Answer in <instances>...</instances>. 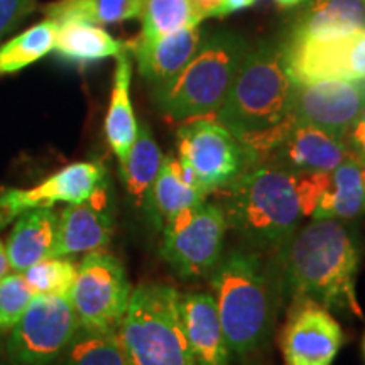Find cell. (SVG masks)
<instances>
[{
    "mask_svg": "<svg viewBox=\"0 0 365 365\" xmlns=\"http://www.w3.org/2000/svg\"><path fill=\"white\" fill-rule=\"evenodd\" d=\"M38 9V0H0V41Z\"/></svg>",
    "mask_w": 365,
    "mask_h": 365,
    "instance_id": "1f68e13d",
    "label": "cell"
},
{
    "mask_svg": "<svg viewBox=\"0 0 365 365\" xmlns=\"http://www.w3.org/2000/svg\"><path fill=\"white\" fill-rule=\"evenodd\" d=\"M227 218L215 203L190 207L164 225L161 257L185 279H200L213 272L222 259Z\"/></svg>",
    "mask_w": 365,
    "mask_h": 365,
    "instance_id": "ba28073f",
    "label": "cell"
},
{
    "mask_svg": "<svg viewBox=\"0 0 365 365\" xmlns=\"http://www.w3.org/2000/svg\"><path fill=\"white\" fill-rule=\"evenodd\" d=\"M210 281L230 354L245 359L262 349L272 331L274 286L261 255L232 250L220 259Z\"/></svg>",
    "mask_w": 365,
    "mask_h": 365,
    "instance_id": "277c9868",
    "label": "cell"
},
{
    "mask_svg": "<svg viewBox=\"0 0 365 365\" xmlns=\"http://www.w3.org/2000/svg\"><path fill=\"white\" fill-rule=\"evenodd\" d=\"M59 365H127L117 330L78 327L59 355Z\"/></svg>",
    "mask_w": 365,
    "mask_h": 365,
    "instance_id": "83f0119b",
    "label": "cell"
},
{
    "mask_svg": "<svg viewBox=\"0 0 365 365\" xmlns=\"http://www.w3.org/2000/svg\"><path fill=\"white\" fill-rule=\"evenodd\" d=\"M193 4L203 19L225 16V0H193Z\"/></svg>",
    "mask_w": 365,
    "mask_h": 365,
    "instance_id": "836d02e7",
    "label": "cell"
},
{
    "mask_svg": "<svg viewBox=\"0 0 365 365\" xmlns=\"http://www.w3.org/2000/svg\"><path fill=\"white\" fill-rule=\"evenodd\" d=\"M113 228L115 217L112 188L107 178L88 198L70 205L59 213L53 257H66L107 247L112 240Z\"/></svg>",
    "mask_w": 365,
    "mask_h": 365,
    "instance_id": "9a60e30c",
    "label": "cell"
},
{
    "mask_svg": "<svg viewBox=\"0 0 365 365\" xmlns=\"http://www.w3.org/2000/svg\"><path fill=\"white\" fill-rule=\"evenodd\" d=\"M145 0H54L43 6L48 19L83 21L95 26L139 19Z\"/></svg>",
    "mask_w": 365,
    "mask_h": 365,
    "instance_id": "484cf974",
    "label": "cell"
},
{
    "mask_svg": "<svg viewBox=\"0 0 365 365\" xmlns=\"http://www.w3.org/2000/svg\"><path fill=\"white\" fill-rule=\"evenodd\" d=\"M9 271H11V264H9L6 245H2V242H0V279L6 277Z\"/></svg>",
    "mask_w": 365,
    "mask_h": 365,
    "instance_id": "d590c367",
    "label": "cell"
},
{
    "mask_svg": "<svg viewBox=\"0 0 365 365\" xmlns=\"http://www.w3.org/2000/svg\"><path fill=\"white\" fill-rule=\"evenodd\" d=\"M78 327L70 296L34 294L19 322L11 328L9 357L19 365L56 362Z\"/></svg>",
    "mask_w": 365,
    "mask_h": 365,
    "instance_id": "30bf717a",
    "label": "cell"
},
{
    "mask_svg": "<svg viewBox=\"0 0 365 365\" xmlns=\"http://www.w3.org/2000/svg\"><path fill=\"white\" fill-rule=\"evenodd\" d=\"M2 333H4V331H2V330H0V339H2Z\"/></svg>",
    "mask_w": 365,
    "mask_h": 365,
    "instance_id": "f35d334b",
    "label": "cell"
},
{
    "mask_svg": "<svg viewBox=\"0 0 365 365\" xmlns=\"http://www.w3.org/2000/svg\"><path fill=\"white\" fill-rule=\"evenodd\" d=\"M130 294L129 277L115 255L103 249L86 252L70 293L80 327L117 330L129 307Z\"/></svg>",
    "mask_w": 365,
    "mask_h": 365,
    "instance_id": "9c48e42d",
    "label": "cell"
},
{
    "mask_svg": "<svg viewBox=\"0 0 365 365\" xmlns=\"http://www.w3.org/2000/svg\"><path fill=\"white\" fill-rule=\"evenodd\" d=\"M364 2H365V0H364Z\"/></svg>",
    "mask_w": 365,
    "mask_h": 365,
    "instance_id": "ab89813d",
    "label": "cell"
},
{
    "mask_svg": "<svg viewBox=\"0 0 365 365\" xmlns=\"http://www.w3.org/2000/svg\"><path fill=\"white\" fill-rule=\"evenodd\" d=\"M56 227L58 213L53 208H34L21 213L6 245L11 269L24 272L36 262L53 257Z\"/></svg>",
    "mask_w": 365,
    "mask_h": 365,
    "instance_id": "ffe728a7",
    "label": "cell"
},
{
    "mask_svg": "<svg viewBox=\"0 0 365 365\" xmlns=\"http://www.w3.org/2000/svg\"><path fill=\"white\" fill-rule=\"evenodd\" d=\"M143 29L137 41H154L190 26H200L203 17L193 0H145Z\"/></svg>",
    "mask_w": 365,
    "mask_h": 365,
    "instance_id": "f1b7e54d",
    "label": "cell"
},
{
    "mask_svg": "<svg viewBox=\"0 0 365 365\" xmlns=\"http://www.w3.org/2000/svg\"><path fill=\"white\" fill-rule=\"evenodd\" d=\"M255 0H225V16L230 12L242 11V9H247L252 6Z\"/></svg>",
    "mask_w": 365,
    "mask_h": 365,
    "instance_id": "e575fe53",
    "label": "cell"
},
{
    "mask_svg": "<svg viewBox=\"0 0 365 365\" xmlns=\"http://www.w3.org/2000/svg\"><path fill=\"white\" fill-rule=\"evenodd\" d=\"M180 298L176 287L163 282L132 289L117 327L127 365H196L182 330Z\"/></svg>",
    "mask_w": 365,
    "mask_h": 365,
    "instance_id": "8992f818",
    "label": "cell"
},
{
    "mask_svg": "<svg viewBox=\"0 0 365 365\" xmlns=\"http://www.w3.org/2000/svg\"><path fill=\"white\" fill-rule=\"evenodd\" d=\"M130 83L132 54L130 49H127L117 56L110 105H108L107 117H105V137H107L112 153L118 159V164L124 163L132 144H134L137 130H139L130 100Z\"/></svg>",
    "mask_w": 365,
    "mask_h": 365,
    "instance_id": "7402d4cb",
    "label": "cell"
},
{
    "mask_svg": "<svg viewBox=\"0 0 365 365\" xmlns=\"http://www.w3.org/2000/svg\"><path fill=\"white\" fill-rule=\"evenodd\" d=\"M59 22L41 21L0 46V76L14 75L48 56L56 43Z\"/></svg>",
    "mask_w": 365,
    "mask_h": 365,
    "instance_id": "4316f807",
    "label": "cell"
},
{
    "mask_svg": "<svg viewBox=\"0 0 365 365\" xmlns=\"http://www.w3.org/2000/svg\"><path fill=\"white\" fill-rule=\"evenodd\" d=\"M281 48L294 83L365 78V29L344 34L287 36Z\"/></svg>",
    "mask_w": 365,
    "mask_h": 365,
    "instance_id": "8fae6325",
    "label": "cell"
},
{
    "mask_svg": "<svg viewBox=\"0 0 365 365\" xmlns=\"http://www.w3.org/2000/svg\"><path fill=\"white\" fill-rule=\"evenodd\" d=\"M365 213V161L349 158L328 173L312 218L352 220Z\"/></svg>",
    "mask_w": 365,
    "mask_h": 365,
    "instance_id": "44dd1931",
    "label": "cell"
},
{
    "mask_svg": "<svg viewBox=\"0 0 365 365\" xmlns=\"http://www.w3.org/2000/svg\"><path fill=\"white\" fill-rule=\"evenodd\" d=\"M76 272L78 267L65 257H46L26 269L24 279L34 294L70 296Z\"/></svg>",
    "mask_w": 365,
    "mask_h": 365,
    "instance_id": "f546056e",
    "label": "cell"
},
{
    "mask_svg": "<svg viewBox=\"0 0 365 365\" xmlns=\"http://www.w3.org/2000/svg\"><path fill=\"white\" fill-rule=\"evenodd\" d=\"M180 313L196 365H230L232 354L213 296L210 293L181 294Z\"/></svg>",
    "mask_w": 365,
    "mask_h": 365,
    "instance_id": "e0dca14e",
    "label": "cell"
},
{
    "mask_svg": "<svg viewBox=\"0 0 365 365\" xmlns=\"http://www.w3.org/2000/svg\"><path fill=\"white\" fill-rule=\"evenodd\" d=\"M345 341L331 312L309 299L291 303L279 333L284 365H331Z\"/></svg>",
    "mask_w": 365,
    "mask_h": 365,
    "instance_id": "7c38bea8",
    "label": "cell"
},
{
    "mask_svg": "<svg viewBox=\"0 0 365 365\" xmlns=\"http://www.w3.org/2000/svg\"><path fill=\"white\" fill-rule=\"evenodd\" d=\"M129 49L100 26L83 21L59 22L54 49L59 58L76 65H88L105 58H117Z\"/></svg>",
    "mask_w": 365,
    "mask_h": 365,
    "instance_id": "cb8c5ba5",
    "label": "cell"
},
{
    "mask_svg": "<svg viewBox=\"0 0 365 365\" xmlns=\"http://www.w3.org/2000/svg\"><path fill=\"white\" fill-rule=\"evenodd\" d=\"M33 298L34 291L19 272L2 277L0 279V330H11L19 322Z\"/></svg>",
    "mask_w": 365,
    "mask_h": 365,
    "instance_id": "4dcf8cb0",
    "label": "cell"
},
{
    "mask_svg": "<svg viewBox=\"0 0 365 365\" xmlns=\"http://www.w3.org/2000/svg\"><path fill=\"white\" fill-rule=\"evenodd\" d=\"M344 140L354 158L365 161V108L346 132Z\"/></svg>",
    "mask_w": 365,
    "mask_h": 365,
    "instance_id": "d6a6232c",
    "label": "cell"
},
{
    "mask_svg": "<svg viewBox=\"0 0 365 365\" xmlns=\"http://www.w3.org/2000/svg\"><path fill=\"white\" fill-rule=\"evenodd\" d=\"M102 163H73L46 178L33 188H11L0 193V227L34 208H53L56 203H80L107 180Z\"/></svg>",
    "mask_w": 365,
    "mask_h": 365,
    "instance_id": "5bb4252c",
    "label": "cell"
},
{
    "mask_svg": "<svg viewBox=\"0 0 365 365\" xmlns=\"http://www.w3.org/2000/svg\"><path fill=\"white\" fill-rule=\"evenodd\" d=\"M328 173L303 175L252 164L225 188L220 208L227 225L259 249L284 250L298 232L301 218L312 217Z\"/></svg>",
    "mask_w": 365,
    "mask_h": 365,
    "instance_id": "6da1fadb",
    "label": "cell"
},
{
    "mask_svg": "<svg viewBox=\"0 0 365 365\" xmlns=\"http://www.w3.org/2000/svg\"><path fill=\"white\" fill-rule=\"evenodd\" d=\"M164 154L154 139L148 124H139L137 137L132 148L120 163V176L124 182L127 196L135 208L145 210L150 188L161 168Z\"/></svg>",
    "mask_w": 365,
    "mask_h": 365,
    "instance_id": "d4e9b609",
    "label": "cell"
},
{
    "mask_svg": "<svg viewBox=\"0 0 365 365\" xmlns=\"http://www.w3.org/2000/svg\"><path fill=\"white\" fill-rule=\"evenodd\" d=\"M276 2H277V6H279V7L289 9V7L299 6V4H303L304 0H276Z\"/></svg>",
    "mask_w": 365,
    "mask_h": 365,
    "instance_id": "8d00e7d4",
    "label": "cell"
},
{
    "mask_svg": "<svg viewBox=\"0 0 365 365\" xmlns=\"http://www.w3.org/2000/svg\"><path fill=\"white\" fill-rule=\"evenodd\" d=\"M282 259L281 291L291 301L309 299L331 313L364 318L355 291L360 249L344 222L313 218L287 242Z\"/></svg>",
    "mask_w": 365,
    "mask_h": 365,
    "instance_id": "3957f363",
    "label": "cell"
},
{
    "mask_svg": "<svg viewBox=\"0 0 365 365\" xmlns=\"http://www.w3.org/2000/svg\"><path fill=\"white\" fill-rule=\"evenodd\" d=\"M349 158H354L345 140L317 125L296 120L286 135L257 164L314 175L330 173Z\"/></svg>",
    "mask_w": 365,
    "mask_h": 365,
    "instance_id": "2e32d148",
    "label": "cell"
},
{
    "mask_svg": "<svg viewBox=\"0 0 365 365\" xmlns=\"http://www.w3.org/2000/svg\"><path fill=\"white\" fill-rule=\"evenodd\" d=\"M294 81L281 44L249 48L215 117L244 145L249 166L257 164L293 127Z\"/></svg>",
    "mask_w": 365,
    "mask_h": 365,
    "instance_id": "7a4b0ae2",
    "label": "cell"
},
{
    "mask_svg": "<svg viewBox=\"0 0 365 365\" xmlns=\"http://www.w3.org/2000/svg\"><path fill=\"white\" fill-rule=\"evenodd\" d=\"M364 354H365V336H364Z\"/></svg>",
    "mask_w": 365,
    "mask_h": 365,
    "instance_id": "74e56055",
    "label": "cell"
},
{
    "mask_svg": "<svg viewBox=\"0 0 365 365\" xmlns=\"http://www.w3.org/2000/svg\"><path fill=\"white\" fill-rule=\"evenodd\" d=\"M364 108L365 78L294 83L291 113L296 120L317 125L341 139Z\"/></svg>",
    "mask_w": 365,
    "mask_h": 365,
    "instance_id": "4fadbf2b",
    "label": "cell"
},
{
    "mask_svg": "<svg viewBox=\"0 0 365 365\" xmlns=\"http://www.w3.org/2000/svg\"><path fill=\"white\" fill-rule=\"evenodd\" d=\"M287 36L344 34L365 29L364 0H304Z\"/></svg>",
    "mask_w": 365,
    "mask_h": 365,
    "instance_id": "603a6c76",
    "label": "cell"
},
{
    "mask_svg": "<svg viewBox=\"0 0 365 365\" xmlns=\"http://www.w3.org/2000/svg\"><path fill=\"white\" fill-rule=\"evenodd\" d=\"M247 49V41L235 33L205 38L176 76L153 88L159 112L178 122L215 115L225 102Z\"/></svg>",
    "mask_w": 365,
    "mask_h": 365,
    "instance_id": "5b68a950",
    "label": "cell"
},
{
    "mask_svg": "<svg viewBox=\"0 0 365 365\" xmlns=\"http://www.w3.org/2000/svg\"><path fill=\"white\" fill-rule=\"evenodd\" d=\"M205 39L200 26H190L154 41H134L129 44L140 76L153 88L176 76Z\"/></svg>",
    "mask_w": 365,
    "mask_h": 365,
    "instance_id": "ac0fdd59",
    "label": "cell"
},
{
    "mask_svg": "<svg viewBox=\"0 0 365 365\" xmlns=\"http://www.w3.org/2000/svg\"><path fill=\"white\" fill-rule=\"evenodd\" d=\"M176 148L178 159L207 196L225 188L249 168L244 145L215 115L182 122Z\"/></svg>",
    "mask_w": 365,
    "mask_h": 365,
    "instance_id": "52a82bcc",
    "label": "cell"
},
{
    "mask_svg": "<svg viewBox=\"0 0 365 365\" xmlns=\"http://www.w3.org/2000/svg\"><path fill=\"white\" fill-rule=\"evenodd\" d=\"M207 200V195L196 185L193 175L173 154L163 156L161 168L150 188L144 212L159 228L166 225L182 210L196 207Z\"/></svg>",
    "mask_w": 365,
    "mask_h": 365,
    "instance_id": "d6986e66",
    "label": "cell"
}]
</instances>
